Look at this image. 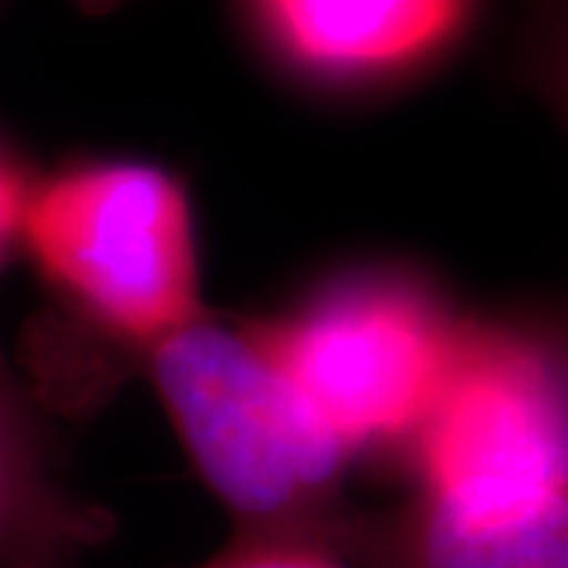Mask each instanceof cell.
<instances>
[{
    "label": "cell",
    "mask_w": 568,
    "mask_h": 568,
    "mask_svg": "<svg viewBox=\"0 0 568 568\" xmlns=\"http://www.w3.org/2000/svg\"><path fill=\"white\" fill-rule=\"evenodd\" d=\"M342 556L361 568H568V477L489 515H448L410 496L357 508Z\"/></svg>",
    "instance_id": "obj_6"
},
{
    "label": "cell",
    "mask_w": 568,
    "mask_h": 568,
    "mask_svg": "<svg viewBox=\"0 0 568 568\" xmlns=\"http://www.w3.org/2000/svg\"><path fill=\"white\" fill-rule=\"evenodd\" d=\"M29 190H32V178L0 145V263L10 256V250L20 246L22 212H26Z\"/></svg>",
    "instance_id": "obj_10"
},
{
    "label": "cell",
    "mask_w": 568,
    "mask_h": 568,
    "mask_svg": "<svg viewBox=\"0 0 568 568\" xmlns=\"http://www.w3.org/2000/svg\"><path fill=\"white\" fill-rule=\"evenodd\" d=\"M111 518L67 484L32 388L0 354V568H80Z\"/></svg>",
    "instance_id": "obj_7"
},
{
    "label": "cell",
    "mask_w": 568,
    "mask_h": 568,
    "mask_svg": "<svg viewBox=\"0 0 568 568\" xmlns=\"http://www.w3.org/2000/svg\"><path fill=\"white\" fill-rule=\"evenodd\" d=\"M142 361L237 534L306 537L342 552L357 511L347 499L354 455L275 361L260 320L200 313Z\"/></svg>",
    "instance_id": "obj_1"
},
{
    "label": "cell",
    "mask_w": 568,
    "mask_h": 568,
    "mask_svg": "<svg viewBox=\"0 0 568 568\" xmlns=\"http://www.w3.org/2000/svg\"><path fill=\"white\" fill-rule=\"evenodd\" d=\"M193 568H354L338 549L306 537L237 534L222 552Z\"/></svg>",
    "instance_id": "obj_9"
},
{
    "label": "cell",
    "mask_w": 568,
    "mask_h": 568,
    "mask_svg": "<svg viewBox=\"0 0 568 568\" xmlns=\"http://www.w3.org/2000/svg\"><path fill=\"white\" fill-rule=\"evenodd\" d=\"M521 80L568 133V0H544L518 48Z\"/></svg>",
    "instance_id": "obj_8"
},
{
    "label": "cell",
    "mask_w": 568,
    "mask_h": 568,
    "mask_svg": "<svg viewBox=\"0 0 568 568\" xmlns=\"http://www.w3.org/2000/svg\"><path fill=\"white\" fill-rule=\"evenodd\" d=\"M465 316L420 272L364 265L260 320L291 383L338 443L402 458L446 373Z\"/></svg>",
    "instance_id": "obj_4"
},
{
    "label": "cell",
    "mask_w": 568,
    "mask_h": 568,
    "mask_svg": "<svg viewBox=\"0 0 568 568\" xmlns=\"http://www.w3.org/2000/svg\"><path fill=\"white\" fill-rule=\"evenodd\" d=\"M407 496L448 515H489L568 477V328L465 320L410 433Z\"/></svg>",
    "instance_id": "obj_3"
},
{
    "label": "cell",
    "mask_w": 568,
    "mask_h": 568,
    "mask_svg": "<svg viewBox=\"0 0 568 568\" xmlns=\"http://www.w3.org/2000/svg\"><path fill=\"white\" fill-rule=\"evenodd\" d=\"M20 246L82 332L140 357L203 313L193 205L162 164L85 159L32 181Z\"/></svg>",
    "instance_id": "obj_2"
},
{
    "label": "cell",
    "mask_w": 568,
    "mask_h": 568,
    "mask_svg": "<svg viewBox=\"0 0 568 568\" xmlns=\"http://www.w3.org/2000/svg\"><path fill=\"white\" fill-rule=\"evenodd\" d=\"M474 0H246L278 61L328 89L405 80L465 32Z\"/></svg>",
    "instance_id": "obj_5"
}]
</instances>
